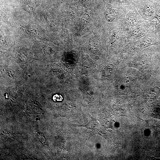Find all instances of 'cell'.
<instances>
[{
  "label": "cell",
  "instance_id": "2",
  "mask_svg": "<svg viewBox=\"0 0 160 160\" xmlns=\"http://www.w3.org/2000/svg\"><path fill=\"white\" fill-rule=\"evenodd\" d=\"M22 5L26 10H31L35 11L37 5L35 2L30 0H22Z\"/></svg>",
  "mask_w": 160,
  "mask_h": 160
},
{
  "label": "cell",
  "instance_id": "3",
  "mask_svg": "<svg viewBox=\"0 0 160 160\" xmlns=\"http://www.w3.org/2000/svg\"><path fill=\"white\" fill-rule=\"evenodd\" d=\"M126 20L127 24L130 26H135L138 23L137 19L133 15H129L127 17Z\"/></svg>",
  "mask_w": 160,
  "mask_h": 160
},
{
  "label": "cell",
  "instance_id": "1",
  "mask_svg": "<svg viewBox=\"0 0 160 160\" xmlns=\"http://www.w3.org/2000/svg\"><path fill=\"white\" fill-rule=\"evenodd\" d=\"M89 120L87 124L82 125V126L91 129L94 132V134H100V127L97 121L91 115H89Z\"/></svg>",
  "mask_w": 160,
  "mask_h": 160
},
{
  "label": "cell",
  "instance_id": "5",
  "mask_svg": "<svg viewBox=\"0 0 160 160\" xmlns=\"http://www.w3.org/2000/svg\"><path fill=\"white\" fill-rule=\"evenodd\" d=\"M53 99L55 102H59L62 101L63 100L62 96L60 94H56L53 97Z\"/></svg>",
  "mask_w": 160,
  "mask_h": 160
},
{
  "label": "cell",
  "instance_id": "6",
  "mask_svg": "<svg viewBox=\"0 0 160 160\" xmlns=\"http://www.w3.org/2000/svg\"><path fill=\"white\" fill-rule=\"evenodd\" d=\"M8 73L9 75H11V76H13L14 75V72L13 71H12L11 72H10V69H9L8 71Z\"/></svg>",
  "mask_w": 160,
  "mask_h": 160
},
{
  "label": "cell",
  "instance_id": "4",
  "mask_svg": "<svg viewBox=\"0 0 160 160\" xmlns=\"http://www.w3.org/2000/svg\"><path fill=\"white\" fill-rule=\"evenodd\" d=\"M105 16L106 19L108 22H111L113 21L116 17L115 14L109 11L106 12L105 13Z\"/></svg>",
  "mask_w": 160,
  "mask_h": 160
}]
</instances>
